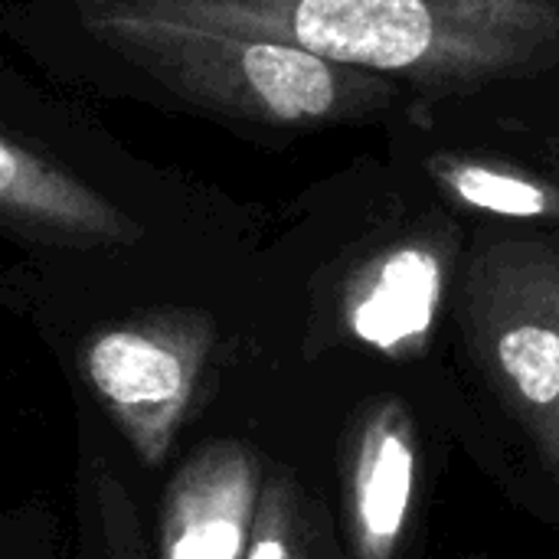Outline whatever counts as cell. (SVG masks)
<instances>
[{"label": "cell", "instance_id": "8992f818", "mask_svg": "<svg viewBox=\"0 0 559 559\" xmlns=\"http://www.w3.org/2000/svg\"><path fill=\"white\" fill-rule=\"evenodd\" d=\"M0 210L75 236H128L121 213L62 167L0 134Z\"/></svg>", "mask_w": 559, "mask_h": 559}, {"label": "cell", "instance_id": "ba28073f", "mask_svg": "<svg viewBox=\"0 0 559 559\" xmlns=\"http://www.w3.org/2000/svg\"><path fill=\"white\" fill-rule=\"evenodd\" d=\"M88 373L98 393L124 413L177 409L187 396L180 357L138 331H111L95 341L88 350Z\"/></svg>", "mask_w": 559, "mask_h": 559}, {"label": "cell", "instance_id": "277c9868", "mask_svg": "<svg viewBox=\"0 0 559 559\" xmlns=\"http://www.w3.org/2000/svg\"><path fill=\"white\" fill-rule=\"evenodd\" d=\"M449 252L445 233L423 229L373 255L350 292L354 334L380 350L423 344L442 305Z\"/></svg>", "mask_w": 559, "mask_h": 559}, {"label": "cell", "instance_id": "52a82bcc", "mask_svg": "<svg viewBox=\"0 0 559 559\" xmlns=\"http://www.w3.org/2000/svg\"><path fill=\"white\" fill-rule=\"evenodd\" d=\"M436 187L478 213L559 223V183L514 160L478 151H436L426 157Z\"/></svg>", "mask_w": 559, "mask_h": 559}, {"label": "cell", "instance_id": "9c48e42d", "mask_svg": "<svg viewBox=\"0 0 559 559\" xmlns=\"http://www.w3.org/2000/svg\"><path fill=\"white\" fill-rule=\"evenodd\" d=\"M242 547V521L236 514L193 521L170 547V559H236Z\"/></svg>", "mask_w": 559, "mask_h": 559}, {"label": "cell", "instance_id": "5b68a950", "mask_svg": "<svg viewBox=\"0 0 559 559\" xmlns=\"http://www.w3.org/2000/svg\"><path fill=\"white\" fill-rule=\"evenodd\" d=\"M416 491V436L396 403L373 409L354 465V534L360 559H393Z\"/></svg>", "mask_w": 559, "mask_h": 559}, {"label": "cell", "instance_id": "3957f363", "mask_svg": "<svg viewBox=\"0 0 559 559\" xmlns=\"http://www.w3.org/2000/svg\"><path fill=\"white\" fill-rule=\"evenodd\" d=\"M462 321L491 390L559 485V246L504 239L475 252Z\"/></svg>", "mask_w": 559, "mask_h": 559}, {"label": "cell", "instance_id": "7a4b0ae2", "mask_svg": "<svg viewBox=\"0 0 559 559\" xmlns=\"http://www.w3.org/2000/svg\"><path fill=\"white\" fill-rule=\"evenodd\" d=\"M85 26L154 82L226 118L259 124H328L383 108L386 75L311 56L288 43L174 23L82 0Z\"/></svg>", "mask_w": 559, "mask_h": 559}, {"label": "cell", "instance_id": "6da1fadb", "mask_svg": "<svg viewBox=\"0 0 559 559\" xmlns=\"http://www.w3.org/2000/svg\"><path fill=\"white\" fill-rule=\"evenodd\" d=\"M468 95L559 66V0H92Z\"/></svg>", "mask_w": 559, "mask_h": 559}, {"label": "cell", "instance_id": "30bf717a", "mask_svg": "<svg viewBox=\"0 0 559 559\" xmlns=\"http://www.w3.org/2000/svg\"><path fill=\"white\" fill-rule=\"evenodd\" d=\"M249 559H295V557H292V550H288L285 537H278L275 531H269L265 537H259V540H255V547H252Z\"/></svg>", "mask_w": 559, "mask_h": 559}]
</instances>
